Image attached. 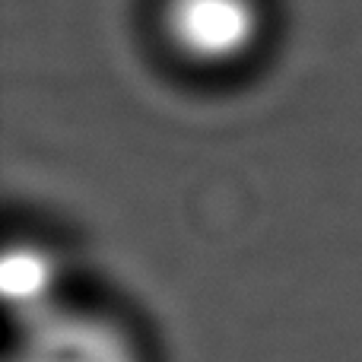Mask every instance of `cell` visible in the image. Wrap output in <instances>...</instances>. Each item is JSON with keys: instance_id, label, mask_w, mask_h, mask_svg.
Segmentation results:
<instances>
[{"instance_id": "2", "label": "cell", "mask_w": 362, "mask_h": 362, "mask_svg": "<svg viewBox=\"0 0 362 362\" xmlns=\"http://www.w3.org/2000/svg\"><path fill=\"white\" fill-rule=\"evenodd\" d=\"M16 331L10 362H144L124 325L67 302L16 325Z\"/></svg>"}, {"instance_id": "3", "label": "cell", "mask_w": 362, "mask_h": 362, "mask_svg": "<svg viewBox=\"0 0 362 362\" xmlns=\"http://www.w3.org/2000/svg\"><path fill=\"white\" fill-rule=\"evenodd\" d=\"M61 280H64V267L48 245L13 242L4 251L0 289H4V302L16 325H25V321L61 305L64 302Z\"/></svg>"}, {"instance_id": "1", "label": "cell", "mask_w": 362, "mask_h": 362, "mask_svg": "<svg viewBox=\"0 0 362 362\" xmlns=\"http://www.w3.org/2000/svg\"><path fill=\"white\" fill-rule=\"evenodd\" d=\"M159 23L181 61L229 70L257 51L267 13L261 0H163Z\"/></svg>"}]
</instances>
